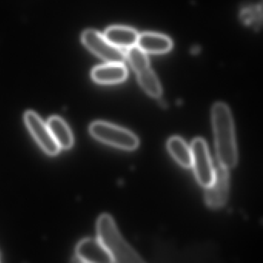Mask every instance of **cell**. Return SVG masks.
<instances>
[{
  "instance_id": "obj_16",
  "label": "cell",
  "mask_w": 263,
  "mask_h": 263,
  "mask_svg": "<svg viewBox=\"0 0 263 263\" xmlns=\"http://www.w3.org/2000/svg\"><path fill=\"white\" fill-rule=\"evenodd\" d=\"M258 11V8L246 9L241 13V19L246 24H254L256 25V24H258V21L254 16L261 18V11Z\"/></svg>"
},
{
  "instance_id": "obj_2",
  "label": "cell",
  "mask_w": 263,
  "mask_h": 263,
  "mask_svg": "<svg viewBox=\"0 0 263 263\" xmlns=\"http://www.w3.org/2000/svg\"><path fill=\"white\" fill-rule=\"evenodd\" d=\"M98 237L110 254L114 262H143L140 255L122 238L113 218L107 214L99 217L97 223Z\"/></svg>"
},
{
  "instance_id": "obj_14",
  "label": "cell",
  "mask_w": 263,
  "mask_h": 263,
  "mask_svg": "<svg viewBox=\"0 0 263 263\" xmlns=\"http://www.w3.org/2000/svg\"><path fill=\"white\" fill-rule=\"evenodd\" d=\"M138 74V82L143 90L152 98H158L162 93V88L155 73L150 68L146 69Z\"/></svg>"
},
{
  "instance_id": "obj_8",
  "label": "cell",
  "mask_w": 263,
  "mask_h": 263,
  "mask_svg": "<svg viewBox=\"0 0 263 263\" xmlns=\"http://www.w3.org/2000/svg\"><path fill=\"white\" fill-rule=\"evenodd\" d=\"M77 258L79 261L90 263L114 262L107 249L98 238H85L77 246Z\"/></svg>"
},
{
  "instance_id": "obj_6",
  "label": "cell",
  "mask_w": 263,
  "mask_h": 263,
  "mask_svg": "<svg viewBox=\"0 0 263 263\" xmlns=\"http://www.w3.org/2000/svg\"><path fill=\"white\" fill-rule=\"evenodd\" d=\"M204 199L210 209H218L227 202L229 193V169L220 165L215 169L213 181L205 187Z\"/></svg>"
},
{
  "instance_id": "obj_1",
  "label": "cell",
  "mask_w": 263,
  "mask_h": 263,
  "mask_svg": "<svg viewBox=\"0 0 263 263\" xmlns=\"http://www.w3.org/2000/svg\"><path fill=\"white\" fill-rule=\"evenodd\" d=\"M212 116L217 158L220 165L232 168L238 161L232 114L226 104L218 102L212 107Z\"/></svg>"
},
{
  "instance_id": "obj_5",
  "label": "cell",
  "mask_w": 263,
  "mask_h": 263,
  "mask_svg": "<svg viewBox=\"0 0 263 263\" xmlns=\"http://www.w3.org/2000/svg\"><path fill=\"white\" fill-rule=\"evenodd\" d=\"M192 167H193L197 181L203 187L209 186L213 181L215 168L205 141L202 138H195L192 145Z\"/></svg>"
},
{
  "instance_id": "obj_3",
  "label": "cell",
  "mask_w": 263,
  "mask_h": 263,
  "mask_svg": "<svg viewBox=\"0 0 263 263\" xmlns=\"http://www.w3.org/2000/svg\"><path fill=\"white\" fill-rule=\"evenodd\" d=\"M90 133L98 141L123 150H135L139 144V139L135 134L105 121L92 123Z\"/></svg>"
},
{
  "instance_id": "obj_9",
  "label": "cell",
  "mask_w": 263,
  "mask_h": 263,
  "mask_svg": "<svg viewBox=\"0 0 263 263\" xmlns=\"http://www.w3.org/2000/svg\"><path fill=\"white\" fill-rule=\"evenodd\" d=\"M91 75L93 81L98 84H119L127 78V70L121 63H109L106 65L95 67Z\"/></svg>"
},
{
  "instance_id": "obj_10",
  "label": "cell",
  "mask_w": 263,
  "mask_h": 263,
  "mask_svg": "<svg viewBox=\"0 0 263 263\" xmlns=\"http://www.w3.org/2000/svg\"><path fill=\"white\" fill-rule=\"evenodd\" d=\"M137 44L146 53L155 54L167 53L172 48V41L170 38L158 33H142L138 36Z\"/></svg>"
},
{
  "instance_id": "obj_12",
  "label": "cell",
  "mask_w": 263,
  "mask_h": 263,
  "mask_svg": "<svg viewBox=\"0 0 263 263\" xmlns=\"http://www.w3.org/2000/svg\"><path fill=\"white\" fill-rule=\"evenodd\" d=\"M47 126L60 148L69 149L73 146V137L65 121L59 117H51Z\"/></svg>"
},
{
  "instance_id": "obj_15",
  "label": "cell",
  "mask_w": 263,
  "mask_h": 263,
  "mask_svg": "<svg viewBox=\"0 0 263 263\" xmlns=\"http://www.w3.org/2000/svg\"><path fill=\"white\" fill-rule=\"evenodd\" d=\"M126 57L132 68L137 73L149 68L148 58L146 54V52L140 48L138 46L135 45L128 48Z\"/></svg>"
},
{
  "instance_id": "obj_4",
  "label": "cell",
  "mask_w": 263,
  "mask_h": 263,
  "mask_svg": "<svg viewBox=\"0 0 263 263\" xmlns=\"http://www.w3.org/2000/svg\"><path fill=\"white\" fill-rule=\"evenodd\" d=\"M82 42L92 53L108 63H121L125 61L126 55L119 47L107 41L105 36L96 30H87L82 34Z\"/></svg>"
},
{
  "instance_id": "obj_7",
  "label": "cell",
  "mask_w": 263,
  "mask_h": 263,
  "mask_svg": "<svg viewBox=\"0 0 263 263\" xmlns=\"http://www.w3.org/2000/svg\"><path fill=\"white\" fill-rule=\"evenodd\" d=\"M24 120L30 133L43 150L50 155H58L61 148L52 136L48 126L43 121L39 115L30 110L25 114Z\"/></svg>"
},
{
  "instance_id": "obj_13",
  "label": "cell",
  "mask_w": 263,
  "mask_h": 263,
  "mask_svg": "<svg viewBox=\"0 0 263 263\" xmlns=\"http://www.w3.org/2000/svg\"><path fill=\"white\" fill-rule=\"evenodd\" d=\"M167 150L174 159L182 167H192V149L180 137H172L167 141Z\"/></svg>"
},
{
  "instance_id": "obj_11",
  "label": "cell",
  "mask_w": 263,
  "mask_h": 263,
  "mask_svg": "<svg viewBox=\"0 0 263 263\" xmlns=\"http://www.w3.org/2000/svg\"><path fill=\"white\" fill-rule=\"evenodd\" d=\"M107 41L119 48H130L136 45L138 34L136 30L126 27H111L104 35Z\"/></svg>"
}]
</instances>
